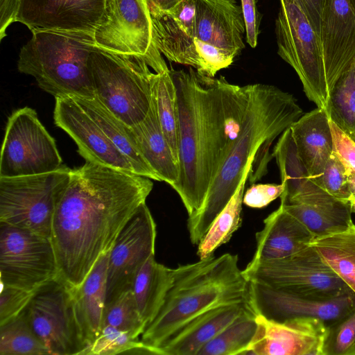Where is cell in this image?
<instances>
[{
	"mask_svg": "<svg viewBox=\"0 0 355 355\" xmlns=\"http://www.w3.org/2000/svg\"><path fill=\"white\" fill-rule=\"evenodd\" d=\"M156 234L155 222L145 202L121 230L110 252L105 306L132 288L139 270L155 255Z\"/></svg>",
	"mask_w": 355,
	"mask_h": 355,
	"instance_id": "obj_14",
	"label": "cell"
},
{
	"mask_svg": "<svg viewBox=\"0 0 355 355\" xmlns=\"http://www.w3.org/2000/svg\"><path fill=\"white\" fill-rule=\"evenodd\" d=\"M123 353L164 355L161 349L148 346L141 340L133 338L128 333L110 325L103 327L96 340L83 355H114Z\"/></svg>",
	"mask_w": 355,
	"mask_h": 355,
	"instance_id": "obj_37",
	"label": "cell"
},
{
	"mask_svg": "<svg viewBox=\"0 0 355 355\" xmlns=\"http://www.w3.org/2000/svg\"><path fill=\"white\" fill-rule=\"evenodd\" d=\"M131 128L147 163L162 181L172 187L179 178V164L162 132L153 89L151 105L147 116Z\"/></svg>",
	"mask_w": 355,
	"mask_h": 355,
	"instance_id": "obj_27",
	"label": "cell"
},
{
	"mask_svg": "<svg viewBox=\"0 0 355 355\" xmlns=\"http://www.w3.org/2000/svg\"><path fill=\"white\" fill-rule=\"evenodd\" d=\"M258 328L257 314L254 312L245 313L203 346L198 355L246 354Z\"/></svg>",
	"mask_w": 355,
	"mask_h": 355,
	"instance_id": "obj_34",
	"label": "cell"
},
{
	"mask_svg": "<svg viewBox=\"0 0 355 355\" xmlns=\"http://www.w3.org/2000/svg\"><path fill=\"white\" fill-rule=\"evenodd\" d=\"M196 38L238 55L245 24L241 6L234 0H195Z\"/></svg>",
	"mask_w": 355,
	"mask_h": 355,
	"instance_id": "obj_21",
	"label": "cell"
},
{
	"mask_svg": "<svg viewBox=\"0 0 355 355\" xmlns=\"http://www.w3.org/2000/svg\"><path fill=\"white\" fill-rule=\"evenodd\" d=\"M329 125L333 138V151L349 173L355 172V141L330 119Z\"/></svg>",
	"mask_w": 355,
	"mask_h": 355,
	"instance_id": "obj_43",
	"label": "cell"
},
{
	"mask_svg": "<svg viewBox=\"0 0 355 355\" xmlns=\"http://www.w3.org/2000/svg\"><path fill=\"white\" fill-rule=\"evenodd\" d=\"M281 184H252L244 192L243 203L252 208H263L279 198L284 191Z\"/></svg>",
	"mask_w": 355,
	"mask_h": 355,
	"instance_id": "obj_42",
	"label": "cell"
},
{
	"mask_svg": "<svg viewBox=\"0 0 355 355\" xmlns=\"http://www.w3.org/2000/svg\"><path fill=\"white\" fill-rule=\"evenodd\" d=\"M53 119L73 139L85 161L135 173L127 158L75 98H56Z\"/></svg>",
	"mask_w": 355,
	"mask_h": 355,
	"instance_id": "obj_17",
	"label": "cell"
},
{
	"mask_svg": "<svg viewBox=\"0 0 355 355\" xmlns=\"http://www.w3.org/2000/svg\"><path fill=\"white\" fill-rule=\"evenodd\" d=\"M71 169L62 165L46 173L0 178V223L50 239L55 205Z\"/></svg>",
	"mask_w": 355,
	"mask_h": 355,
	"instance_id": "obj_7",
	"label": "cell"
},
{
	"mask_svg": "<svg viewBox=\"0 0 355 355\" xmlns=\"http://www.w3.org/2000/svg\"><path fill=\"white\" fill-rule=\"evenodd\" d=\"M256 249L251 261L288 257L310 245L315 235L281 205L263 220L256 233Z\"/></svg>",
	"mask_w": 355,
	"mask_h": 355,
	"instance_id": "obj_23",
	"label": "cell"
},
{
	"mask_svg": "<svg viewBox=\"0 0 355 355\" xmlns=\"http://www.w3.org/2000/svg\"><path fill=\"white\" fill-rule=\"evenodd\" d=\"M320 37L329 89L355 58V10L350 0H325Z\"/></svg>",
	"mask_w": 355,
	"mask_h": 355,
	"instance_id": "obj_20",
	"label": "cell"
},
{
	"mask_svg": "<svg viewBox=\"0 0 355 355\" xmlns=\"http://www.w3.org/2000/svg\"><path fill=\"white\" fill-rule=\"evenodd\" d=\"M272 156L276 159L284 188L280 205L303 203L329 194L311 180L297 154L290 128L279 137Z\"/></svg>",
	"mask_w": 355,
	"mask_h": 355,
	"instance_id": "obj_26",
	"label": "cell"
},
{
	"mask_svg": "<svg viewBox=\"0 0 355 355\" xmlns=\"http://www.w3.org/2000/svg\"><path fill=\"white\" fill-rule=\"evenodd\" d=\"M19 0H0V40L6 35L9 26L15 22Z\"/></svg>",
	"mask_w": 355,
	"mask_h": 355,
	"instance_id": "obj_47",
	"label": "cell"
},
{
	"mask_svg": "<svg viewBox=\"0 0 355 355\" xmlns=\"http://www.w3.org/2000/svg\"><path fill=\"white\" fill-rule=\"evenodd\" d=\"M241 1L245 24L246 42L251 47L254 48L260 33L261 15L257 8L255 0Z\"/></svg>",
	"mask_w": 355,
	"mask_h": 355,
	"instance_id": "obj_45",
	"label": "cell"
},
{
	"mask_svg": "<svg viewBox=\"0 0 355 355\" xmlns=\"http://www.w3.org/2000/svg\"><path fill=\"white\" fill-rule=\"evenodd\" d=\"M355 294V224L345 230L315 237L310 244Z\"/></svg>",
	"mask_w": 355,
	"mask_h": 355,
	"instance_id": "obj_31",
	"label": "cell"
},
{
	"mask_svg": "<svg viewBox=\"0 0 355 355\" xmlns=\"http://www.w3.org/2000/svg\"><path fill=\"white\" fill-rule=\"evenodd\" d=\"M150 68L141 56L113 53L97 47L88 60L95 97L130 127L142 121L150 110L156 77Z\"/></svg>",
	"mask_w": 355,
	"mask_h": 355,
	"instance_id": "obj_6",
	"label": "cell"
},
{
	"mask_svg": "<svg viewBox=\"0 0 355 355\" xmlns=\"http://www.w3.org/2000/svg\"><path fill=\"white\" fill-rule=\"evenodd\" d=\"M62 159L54 139L34 109L24 107L8 118L0 159V178H14L55 171Z\"/></svg>",
	"mask_w": 355,
	"mask_h": 355,
	"instance_id": "obj_11",
	"label": "cell"
},
{
	"mask_svg": "<svg viewBox=\"0 0 355 355\" xmlns=\"http://www.w3.org/2000/svg\"><path fill=\"white\" fill-rule=\"evenodd\" d=\"M250 312L254 311L250 302L231 303L211 308L180 327L160 349L164 355H198L203 346L229 324Z\"/></svg>",
	"mask_w": 355,
	"mask_h": 355,
	"instance_id": "obj_22",
	"label": "cell"
},
{
	"mask_svg": "<svg viewBox=\"0 0 355 355\" xmlns=\"http://www.w3.org/2000/svg\"><path fill=\"white\" fill-rule=\"evenodd\" d=\"M93 38L99 49L146 58L156 73L169 69L154 43L147 0H105Z\"/></svg>",
	"mask_w": 355,
	"mask_h": 355,
	"instance_id": "obj_10",
	"label": "cell"
},
{
	"mask_svg": "<svg viewBox=\"0 0 355 355\" xmlns=\"http://www.w3.org/2000/svg\"><path fill=\"white\" fill-rule=\"evenodd\" d=\"M249 282L250 304L253 311L256 314L277 322L310 317L321 320L328 327L355 308L353 293L331 300H316Z\"/></svg>",
	"mask_w": 355,
	"mask_h": 355,
	"instance_id": "obj_15",
	"label": "cell"
},
{
	"mask_svg": "<svg viewBox=\"0 0 355 355\" xmlns=\"http://www.w3.org/2000/svg\"><path fill=\"white\" fill-rule=\"evenodd\" d=\"M303 114L297 99L276 86L248 85V102L240 130L204 202L189 216L191 242L198 245L235 193L247 164Z\"/></svg>",
	"mask_w": 355,
	"mask_h": 355,
	"instance_id": "obj_3",
	"label": "cell"
},
{
	"mask_svg": "<svg viewBox=\"0 0 355 355\" xmlns=\"http://www.w3.org/2000/svg\"><path fill=\"white\" fill-rule=\"evenodd\" d=\"M150 13L155 45L171 62L191 66L200 74L214 78L236 56L189 35L168 13L154 10Z\"/></svg>",
	"mask_w": 355,
	"mask_h": 355,
	"instance_id": "obj_16",
	"label": "cell"
},
{
	"mask_svg": "<svg viewBox=\"0 0 355 355\" xmlns=\"http://www.w3.org/2000/svg\"><path fill=\"white\" fill-rule=\"evenodd\" d=\"M105 0H19L15 22L31 32L60 31L93 35Z\"/></svg>",
	"mask_w": 355,
	"mask_h": 355,
	"instance_id": "obj_18",
	"label": "cell"
},
{
	"mask_svg": "<svg viewBox=\"0 0 355 355\" xmlns=\"http://www.w3.org/2000/svg\"><path fill=\"white\" fill-rule=\"evenodd\" d=\"M109 255L110 252L102 254L82 284L70 289L87 349L96 340L103 325Z\"/></svg>",
	"mask_w": 355,
	"mask_h": 355,
	"instance_id": "obj_25",
	"label": "cell"
},
{
	"mask_svg": "<svg viewBox=\"0 0 355 355\" xmlns=\"http://www.w3.org/2000/svg\"><path fill=\"white\" fill-rule=\"evenodd\" d=\"M349 185L351 193L350 202L355 200V172H352L349 175Z\"/></svg>",
	"mask_w": 355,
	"mask_h": 355,
	"instance_id": "obj_49",
	"label": "cell"
},
{
	"mask_svg": "<svg viewBox=\"0 0 355 355\" xmlns=\"http://www.w3.org/2000/svg\"><path fill=\"white\" fill-rule=\"evenodd\" d=\"M96 46L92 34L35 31L21 48L18 71L56 98H94L88 60Z\"/></svg>",
	"mask_w": 355,
	"mask_h": 355,
	"instance_id": "obj_5",
	"label": "cell"
},
{
	"mask_svg": "<svg viewBox=\"0 0 355 355\" xmlns=\"http://www.w3.org/2000/svg\"><path fill=\"white\" fill-rule=\"evenodd\" d=\"M306 15L313 29L320 35L322 10L325 0H292Z\"/></svg>",
	"mask_w": 355,
	"mask_h": 355,
	"instance_id": "obj_46",
	"label": "cell"
},
{
	"mask_svg": "<svg viewBox=\"0 0 355 355\" xmlns=\"http://www.w3.org/2000/svg\"><path fill=\"white\" fill-rule=\"evenodd\" d=\"M0 325L19 315L26 309L35 291L1 284Z\"/></svg>",
	"mask_w": 355,
	"mask_h": 355,
	"instance_id": "obj_41",
	"label": "cell"
},
{
	"mask_svg": "<svg viewBox=\"0 0 355 355\" xmlns=\"http://www.w3.org/2000/svg\"><path fill=\"white\" fill-rule=\"evenodd\" d=\"M238 256L225 253L174 268L173 280L162 306L141 334V341L159 348L180 327L217 306L250 302V282Z\"/></svg>",
	"mask_w": 355,
	"mask_h": 355,
	"instance_id": "obj_4",
	"label": "cell"
},
{
	"mask_svg": "<svg viewBox=\"0 0 355 355\" xmlns=\"http://www.w3.org/2000/svg\"><path fill=\"white\" fill-rule=\"evenodd\" d=\"M182 0H147L149 10L161 12H169Z\"/></svg>",
	"mask_w": 355,
	"mask_h": 355,
	"instance_id": "obj_48",
	"label": "cell"
},
{
	"mask_svg": "<svg viewBox=\"0 0 355 355\" xmlns=\"http://www.w3.org/2000/svg\"><path fill=\"white\" fill-rule=\"evenodd\" d=\"M167 13L187 34L196 37L195 0H182Z\"/></svg>",
	"mask_w": 355,
	"mask_h": 355,
	"instance_id": "obj_44",
	"label": "cell"
},
{
	"mask_svg": "<svg viewBox=\"0 0 355 355\" xmlns=\"http://www.w3.org/2000/svg\"><path fill=\"white\" fill-rule=\"evenodd\" d=\"M350 1H351V3H352L353 8L355 10V0H350Z\"/></svg>",
	"mask_w": 355,
	"mask_h": 355,
	"instance_id": "obj_51",
	"label": "cell"
},
{
	"mask_svg": "<svg viewBox=\"0 0 355 355\" xmlns=\"http://www.w3.org/2000/svg\"><path fill=\"white\" fill-rule=\"evenodd\" d=\"M179 114L180 175L172 186L190 216L207 191L240 130L248 102V85L232 84L190 68L170 69Z\"/></svg>",
	"mask_w": 355,
	"mask_h": 355,
	"instance_id": "obj_2",
	"label": "cell"
},
{
	"mask_svg": "<svg viewBox=\"0 0 355 355\" xmlns=\"http://www.w3.org/2000/svg\"><path fill=\"white\" fill-rule=\"evenodd\" d=\"M259 328L247 355H322L327 326L315 318L284 322L257 314Z\"/></svg>",
	"mask_w": 355,
	"mask_h": 355,
	"instance_id": "obj_19",
	"label": "cell"
},
{
	"mask_svg": "<svg viewBox=\"0 0 355 355\" xmlns=\"http://www.w3.org/2000/svg\"><path fill=\"white\" fill-rule=\"evenodd\" d=\"M297 154L311 180L320 187L327 160L333 153V138L326 109L303 114L290 127Z\"/></svg>",
	"mask_w": 355,
	"mask_h": 355,
	"instance_id": "obj_24",
	"label": "cell"
},
{
	"mask_svg": "<svg viewBox=\"0 0 355 355\" xmlns=\"http://www.w3.org/2000/svg\"><path fill=\"white\" fill-rule=\"evenodd\" d=\"M329 118L355 141V58L328 89Z\"/></svg>",
	"mask_w": 355,
	"mask_h": 355,
	"instance_id": "obj_33",
	"label": "cell"
},
{
	"mask_svg": "<svg viewBox=\"0 0 355 355\" xmlns=\"http://www.w3.org/2000/svg\"><path fill=\"white\" fill-rule=\"evenodd\" d=\"M23 311L51 355H83L87 349L71 290L57 279L38 288Z\"/></svg>",
	"mask_w": 355,
	"mask_h": 355,
	"instance_id": "obj_12",
	"label": "cell"
},
{
	"mask_svg": "<svg viewBox=\"0 0 355 355\" xmlns=\"http://www.w3.org/2000/svg\"><path fill=\"white\" fill-rule=\"evenodd\" d=\"M174 268L150 257L137 272L132 291L140 316L146 326L159 312L173 280Z\"/></svg>",
	"mask_w": 355,
	"mask_h": 355,
	"instance_id": "obj_30",
	"label": "cell"
},
{
	"mask_svg": "<svg viewBox=\"0 0 355 355\" xmlns=\"http://www.w3.org/2000/svg\"><path fill=\"white\" fill-rule=\"evenodd\" d=\"M153 188L148 178L91 162L71 169L52 218L56 279L71 290L80 286Z\"/></svg>",
	"mask_w": 355,
	"mask_h": 355,
	"instance_id": "obj_1",
	"label": "cell"
},
{
	"mask_svg": "<svg viewBox=\"0 0 355 355\" xmlns=\"http://www.w3.org/2000/svg\"><path fill=\"white\" fill-rule=\"evenodd\" d=\"M243 272L248 281L311 299L331 300L353 293L311 245L283 259L250 261Z\"/></svg>",
	"mask_w": 355,
	"mask_h": 355,
	"instance_id": "obj_9",
	"label": "cell"
},
{
	"mask_svg": "<svg viewBox=\"0 0 355 355\" xmlns=\"http://www.w3.org/2000/svg\"><path fill=\"white\" fill-rule=\"evenodd\" d=\"M0 355H51L34 333L24 311L0 325Z\"/></svg>",
	"mask_w": 355,
	"mask_h": 355,
	"instance_id": "obj_36",
	"label": "cell"
},
{
	"mask_svg": "<svg viewBox=\"0 0 355 355\" xmlns=\"http://www.w3.org/2000/svg\"><path fill=\"white\" fill-rule=\"evenodd\" d=\"M280 205L303 223L315 237L343 231L353 222L351 202L331 196L306 203Z\"/></svg>",
	"mask_w": 355,
	"mask_h": 355,
	"instance_id": "obj_29",
	"label": "cell"
},
{
	"mask_svg": "<svg viewBox=\"0 0 355 355\" xmlns=\"http://www.w3.org/2000/svg\"><path fill=\"white\" fill-rule=\"evenodd\" d=\"M350 202H351V205H352V212L355 213V200L354 201H352Z\"/></svg>",
	"mask_w": 355,
	"mask_h": 355,
	"instance_id": "obj_50",
	"label": "cell"
},
{
	"mask_svg": "<svg viewBox=\"0 0 355 355\" xmlns=\"http://www.w3.org/2000/svg\"><path fill=\"white\" fill-rule=\"evenodd\" d=\"M1 284L35 291L57 278L49 239L0 223Z\"/></svg>",
	"mask_w": 355,
	"mask_h": 355,
	"instance_id": "obj_13",
	"label": "cell"
},
{
	"mask_svg": "<svg viewBox=\"0 0 355 355\" xmlns=\"http://www.w3.org/2000/svg\"><path fill=\"white\" fill-rule=\"evenodd\" d=\"M322 355H355V308L327 327Z\"/></svg>",
	"mask_w": 355,
	"mask_h": 355,
	"instance_id": "obj_39",
	"label": "cell"
},
{
	"mask_svg": "<svg viewBox=\"0 0 355 355\" xmlns=\"http://www.w3.org/2000/svg\"><path fill=\"white\" fill-rule=\"evenodd\" d=\"M104 325L126 332L135 339L143 334L146 324L139 313L132 288L105 306L103 327Z\"/></svg>",
	"mask_w": 355,
	"mask_h": 355,
	"instance_id": "obj_38",
	"label": "cell"
},
{
	"mask_svg": "<svg viewBox=\"0 0 355 355\" xmlns=\"http://www.w3.org/2000/svg\"><path fill=\"white\" fill-rule=\"evenodd\" d=\"M75 98L127 158L135 174L162 182L143 157L131 127L115 116L96 97Z\"/></svg>",
	"mask_w": 355,
	"mask_h": 355,
	"instance_id": "obj_28",
	"label": "cell"
},
{
	"mask_svg": "<svg viewBox=\"0 0 355 355\" xmlns=\"http://www.w3.org/2000/svg\"><path fill=\"white\" fill-rule=\"evenodd\" d=\"M157 114L162 132L179 164V114L176 88L170 69L156 73L153 85Z\"/></svg>",
	"mask_w": 355,
	"mask_h": 355,
	"instance_id": "obj_35",
	"label": "cell"
},
{
	"mask_svg": "<svg viewBox=\"0 0 355 355\" xmlns=\"http://www.w3.org/2000/svg\"><path fill=\"white\" fill-rule=\"evenodd\" d=\"M254 159L246 166L239 184L223 209L215 218L209 230L199 243L197 254L200 259L214 255L222 245L227 243L233 234L240 227L242 222L241 211L245 183Z\"/></svg>",
	"mask_w": 355,
	"mask_h": 355,
	"instance_id": "obj_32",
	"label": "cell"
},
{
	"mask_svg": "<svg viewBox=\"0 0 355 355\" xmlns=\"http://www.w3.org/2000/svg\"><path fill=\"white\" fill-rule=\"evenodd\" d=\"M275 22L279 55L297 73L309 98L326 109L328 88L320 35L292 0H279Z\"/></svg>",
	"mask_w": 355,
	"mask_h": 355,
	"instance_id": "obj_8",
	"label": "cell"
},
{
	"mask_svg": "<svg viewBox=\"0 0 355 355\" xmlns=\"http://www.w3.org/2000/svg\"><path fill=\"white\" fill-rule=\"evenodd\" d=\"M349 172L333 151L322 173L320 187L334 198L350 202Z\"/></svg>",
	"mask_w": 355,
	"mask_h": 355,
	"instance_id": "obj_40",
	"label": "cell"
}]
</instances>
